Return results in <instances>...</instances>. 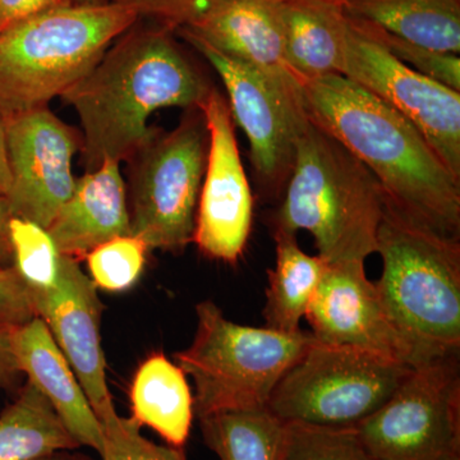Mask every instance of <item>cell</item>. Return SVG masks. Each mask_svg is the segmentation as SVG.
I'll list each match as a JSON object with an SVG mask.
<instances>
[{"mask_svg":"<svg viewBox=\"0 0 460 460\" xmlns=\"http://www.w3.org/2000/svg\"><path fill=\"white\" fill-rule=\"evenodd\" d=\"M213 89L164 26L136 27L60 98L77 111L86 172L108 160L131 162L159 131L163 108L195 109Z\"/></svg>","mask_w":460,"mask_h":460,"instance_id":"6da1fadb","label":"cell"},{"mask_svg":"<svg viewBox=\"0 0 460 460\" xmlns=\"http://www.w3.org/2000/svg\"><path fill=\"white\" fill-rule=\"evenodd\" d=\"M296 80L308 119L370 169L387 204L460 239V180L407 118L344 75Z\"/></svg>","mask_w":460,"mask_h":460,"instance_id":"7a4b0ae2","label":"cell"},{"mask_svg":"<svg viewBox=\"0 0 460 460\" xmlns=\"http://www.w3.org/2000/svg\"><path fill=\"white\" fill-rule=\"evenodd\" d=\"M383 261L375 286L410 367L460 353V239L385 206L377 233Z\"/></svg>","mask_w":460,"mask_h":460,"instance_id":"3957f363","label":"cell"},{"mask_svg":"<svg viewBox=\"0 0 460 460\" xmlns=\"http://www.w3.org/2000/svg\"><path fill=\"white\" fill-rule=\"evenodd\" d=\"M386 196L377 178L334 137L305 123L271 233L307 230L326 263L365 262L377 251Z\"/></svg>","mask_w":460,"mask_h":460,"instance_id":"277c9868","label":"cell"},{"mask_svg":"<svg viewBox=\"0 0 460 460\" xmlns=\"http://www.w3.org/2000/svg\"><path fill=\"white\" fill-rule=\"evenodd\" d=\"M138 20L115 3L68 4L0 33V119L60 98Z\"/></svg>","mask_w":460,"mask_h":460,"instance_id":"5b68a950","label":"cell"},{"mask_svg":"<svg viewBox=\"0 0 460 460\" xmlns=\"http://www.w3.org/2000/svg\"><path fill=\"white\" fill-rule=\"evenodd\" d=\"M196 314L195 339L174 359L195 383L198 419L268 407L280 378L314 341L305 330L287 334L266 326L238 325L211 301L196 305Z\"/></svg>","mask_w":460,"mask_h":460,"instance_id":"8992f818","label":"cell"},{"mask_svg":"<svg viewBox=\"0 0 460 460\" xmlns=\"http://www.w3.org/2000/svg\"><path fill=\"white\" fill-rule=\"evenodd\" d=\"M411 370L370 350L314 339L280 378L266 408L286 422L356 428L385 404Z\"/></svg>","mask_w":460,"mask_h":460,"instance_id":"52a82bcc","label":"cell"},{"mask_svg":"<svg viewBox=\"0 0 460 460\" xmlns=\"http://www.w3.org/2000/svg\"><path fill=\"white\" fill-rule=\"evenodd\" d=\"M172 132L154 138L136 162L129 190L131 234L148 250L183 252L192 243L208 133L199 108L189 109Z\"/></svg>","mask_w":460,"mask_h":460,"instance_id":"ba28073f","label":"cell"},{"mask_svg":"<svg viewBox=\"0 0 460 460\" xmlns=\"http://www.w3.org/2000/svg\"><path fill=\"white\" fill-rule=\"evenodd\" d=\"M175 31L219 75L233 120L250 144L259 196L278 205L292 174L299 136L308 122L295 75L260 71L224 56L183 27Z\"/></svg>","mask_w":460,"mask_h":460,"instance_id":"9c48e42d","label":"cell"},{"mask_svg":"<svg viewBox=\"0 0 460 460\" xmlns=\"http://www.w3.org/2000/svg\"><path fill=\"white\" fill-rule=\"evenodd\" d=\"M354 429L376 460H460L459 358L411 368Z\"/></svg>","mask_w":460,"mask_h":460,"instance_id":"30bf717a","label":"cell"},{"mask_svg":"<svg viewBox=\"0 0 460 460\" xmlns=\"http://www.w3.org/2000/svg\"><path fill=\"white\" fill-rule=\"evenodd\" d=\"M348 14V13H347ZM341 75L401 113L460 180V93L419 74L348 16Z\"/></svg>","mask_w":460,"mask_h":460,"instance_id":"8fae6325","label":"cell"},{"mask_svg":"<svg viewBox=\"0 0 460 460\" xmlns=\"http://www.w3.org/2000/svg\"><path fill=\"white\" fill-rule=\"evenodd\" d=\"M199 109L204 114L208 147L192 242L208 259L234 265L252 232L255 201L228 100L213 87Z\"/></svg>","mask_w":460,"mask_h":460,"instance_id":"7c38bea8","label":"cell"},{"mask_svg":"<svg viewBox=\"0 0 460 460\" xmlns=\"http://www.w3.org/2000/svg\"><path fill=\"white\" fill-rule=\"evenodd\" d=\"M7 137L12 217L47 229L75 186L72 160L83 137L49 108L33 109L3 120Z\"/></svg>","mask_w":460,"mask_h":460,"instance_id":"4fadbf2b","label":"cell"},{"mask_svg":"<svg viewBox=\"0 0 460 460\" xmlns=\"http://www.w3.org/2000/svg\"><path fill=\"white\" fill-rule=\"evenodd\" d=\"M80 261L62 255L57 283L49 289H30L36 316L44 321L89 399L100 423L117 416L107 384L100 321L104 305Z\"/></svg>","mask_w":460,"mask_h":460,"instance_id":"5bb4252c","label":"cell"},{"mask_svg":"<svg viewBox=\"0 0 460 460\" xmlns=\"http://www.w3.org/2000/svg\"><path fill=\"white\" fill-rule=\"evenodd\" d=\"M305 319L321 343L370 350L405 363L401 341L365 262L328 263Z\"/></svg>","mask_w":460,"mask_h":460,"instance_id":"9a60e30c","label":"cell"},{"mask_svg":"<svg viewBox=\"0 0 460 460\" xmlns=\"http://www.w3.org/2000/svg\"><path fill=\"white\" fill-rule=\"evenodd\" d=\"M12 349L21 372L57 411L59 419L77 443L89 447L102 456L104 431L89 399L84 394L74 368L69 365L49 329L35 316L16 326Z\"/></svg>","mask_w":460,"mask_h":460,"instance_id":"2e32d148","label":"cell"},{"mask_svg":"<svg viewBox=\"0 0 460 460\" xmlns=\"http://www.w3.org/2000/svg\"><path fill=\"white\" fill-rule=\"evenodd\" d=\"M62 255L86 259L100 244L131 234L120 163H102L75 180L74 193L47 228Z\"/></svg>","mask_w":460,"mask_h":460,"instance_id":"e0dca14e","label":"cell"},{"mask_svg":"<svg viewBox=\"0 0 460 460\" xmlns=\"http://www.w3.org/2000/svg\"><path fill=\"white\" fill-rule=\"evenodd\" d=\"M183 29L224 56L260 71L292 75L284 60L277 0H217Z\"/></svg>","mask_w":460,"mask_h":460,"instance_id":"ac0fdd59","label":"cell"},{"mask_svg":"<svg viewBox=\"0 0 460 460\" xmlns=\"http://www.w3.org/2000/svg\"><path fill=\"white\" fill-rule=\"evenodd\" d=\"M284 60L296 78L341 75L348 14L337 0H277Z\"/></svg>","mask_w":460,"mask_h":460,"instance_id":"d6986e66","label":"cell"},{"mask_svg":"<svg viewBox=\"0 0 460 460\" xmlns=\"http://www.w3.org/2000/svg\"><path fill=\"white\" fill-rule=\"evenodd\" d=\"M133 420L164 438L168 447L184 452L195 407L187 375L164 354H150L138 366L131 390Z\"/></svg>","mask_w":460,"mask_h":460,"instance_id":"ffe728a7","label":"cell"},{"mask_svg":"<svg viewBox=\"0 0 460 460\" xmlns=\"http://www.w3.org/2000/svg\"><path fill=\"white\" fill-rule=\"evenodd\" d=\"M349 16L420 47L460 53V0H345Z\"/></svg>","mask_w":460,"mask_h":460,"instance_id":"44dd1931","label":"cell"},{"mask_svg":"<svg viewBox=\"0 0 460 460\" xmlns=\"http://www.w3.org/2000/svg\"><path fill=\"white\" fill-rule=\"evenodd\" d=\"M271 234L277 248V262L268 271L263 319L266 328L293 334L302 330L301 321L328 263L320 256L305 253L299 247L296 235L280 232Z\"/></svg>","mask_w":460,"mask_h":460,"instance_id":"7402d4cb","label":"cell"},{"mask_svg":"<svg viewBox=\"0 0 460 460\" xmlns=\"http://www.w3.org/2000/svg\"><path fill=\"white\" fill-rule=\"evenodd\" d=\"M80 447L49 401L29 381L0 413V460H35Z\"/></svg>","mask_w":460,"mask_h":460,"instance_id":"603a6c76","label":"cell"},{"mask_svg":"<svg viewBox=\"0 0 460 460\" xmlns=\"http://www.w3.org/2000/svg\"><path fill=\"white\" fill-rule=\"evenodd\" d=\"M199 420L206 447L220 460H284L288 422L268 408L219 411Z\"/></svg>","mask_w":460,"mask_h":460,"instance_id":"cb8c5ba5","label":"cell"},{"mask_svg":"<svg viewBox=\"0 0 460 460\" xmlns=\"http://www.w3.org/2000/svg\"><path fill=\"white\" fill-rule=\"evenodd\" d=\"M9 239L13 266L29 289H49L57 283L62 253L49 233L38 224L12 217Z\"/></svg>","mask_w":460,"mask_h":460,"instance_id":"d4e9b609","label":"cell"},{"mask_svg":"<svg viewBox=\"0 0 460 460\" xmlns=\"http://www.w3.org/2000/svg\"><path fill=\"white\" fill-rule=\"evenodd\" d=\"M284 460H376L354 428L288 422Z\"/></svg>","mask_w":460,"mask_h":460,"instance_id":"484cf974","label":"cell"},{"mask_svg":"<svg viewBox=\"0 0 460 460\" xmlns=\"http://www.w3.org/2000/svg\"><path fill=\"white\" fill-rule=\"evenodd\" d=\"M148 247L136 235H120L100 244L86 256L96 288L124 292L137 283L146 262Z\"/></svg>","mask_w":460,"mask_h":460,"instance_id":"4316f807","label":"cell"},{"mask_svg":"<svg viewBox=\"0 0 460 460\" xmlns=\"http://www.w3.org/2000/svg\"><path fill=\"white\" fill-rule=\"evenodd\" d=\"M349 17L362 32H365L372 40L378 42L381 47L385 48L396 59L411 66L419 74L431 78L436 83L460 93V59L458 56L420 47V45L404 40L394 33L386 31L367 21Z\"/></svg>","mask_w":460,"mask_h":460,"instance_id":"83f0119b","label":"cell"},{"mask_svg":"<svg viewBox=\"0 0 460 460\" xmlns=\"http://www.w3.org/2000/svg\"><path fill=\"white\" fill-rule=\"evenodd\" d=\"M104 431L102 460H186L184 452L162 447L141 434V426L119 414L102 423Z\"/></svg>","mask_w":460,"mask_h":460,"instance_id":"f1b7e54d","label":"cell"},{"mask_svg":"<svg viewBox=\"0 0 460 460\" xmlns=\"http://www.w3.org/2000/svg\"><path fill=\"white\" fill-rule=\"evenodd\" d=\"M135 11L138 16L156 20L159 25L175 31L189 25L217 0H107Z\"/></svg>","mask_w":460,"mask_h":460,"instance_id":"f546056e","label":"cell"},{"mask_svg":"<svg viewBox=\"0 0 460 460\" xmlns=\"http://www.w3.org/2000/svg\"><path fill=\"white\" fill-rule=\"evenodd\" d=\"M35 316L29 287L17 269L0 270V323L20 326Z\"/></svg>","mask_w":460,"mask_h":460,"instance_id":"4dcf8cb0","label":"cell"},{"mask_svg":"<svg viewBox=\"0 0 460 460\" xmlns=\"http://www.w3.org/2000/svg\"><path fill=\"white\" fill-rule=\"evenodd\" d=\"M71 4L68 0H0V33L51 9Z\"/></svg>","mask_w":460,"mask_h":460,"instance_id":"1f68e13d","label":"cell"},{"mask_svg":"<svg viewBox=\"0 0 460 460\" xmlns=\"http://www.w3.org/2000/svg\"><path fill=\"white\" fill-rule=\"evenodd\" d=\"M16 326L0 323V390H14L21 385V372L12 349Z\"/></svg>","mask_w":460,"mask_h":460,"instance_id":"d6a6232c","label":"cell"},{"mask_svg":"<svg viewBox=\"0 0 460 460\" xmlns=\"http://www.w3.org/2000/svg\"><path fill=\"white\" fill-rule=\"evenodd\" d=\"M12 213L7 199L0 196V270L13 266V251L9 239V222Z\"/></svg>","mask_w":460,"mask_h":460,"instance_id":"836d02e7","label":"cell"},{"mask_svg":"<svg viewBox=\"0 0 460 460\" xmlns=\"http://www.w3.org/2000/svg\"><path fill=\"white\" fill-rule=\"evenodd\" d=\"M11 190V171H9L7 137L4 123L0 119V196L7 199Z\"/></svg>","mask_w":460,"mask_h":460,"instance_id":"e575fe53","label":"cell"},{"mask_svg":"<svg viewBox=\"0 0 460 460\" xmlns=\"http://www.w3.org/2000/svg\"><path fill=\"white\" fill-rule=\"evenodd\" d=\"M35 460H91L89 456H84V454L75 453V450H58L42 456L40 458Z\"/></svg>","mask_w":460,"mask_h":460,"instance_id":"d590c367","label":"cell"},{"mask_svg":"<svg viewBox=\"0 0 460 460\" xmlns=\"http://www.w3.org/2000/svg\"><path fill=\"white\" fill-rule=\"evenodd\" d=\"M71 4H102V3H108L107 0H68Z\"/></svg>","mask_w":460,"mask_h":460,"instance_id":"8d00e7d4","label":"cell"},{"mask_svg":"<svg viewBox=\"0 0 460 460\" xmlns=\"http://www.w3.org/2000/svg\"><path fill=\"white\" fill-rule=\"evenodd\" d=\"M337 2L345 3V0H337Z\"/></svg>","mask_w":460,"mask_h":460,"instance_id":"74e56055","label":"cell"}]
</instances>
